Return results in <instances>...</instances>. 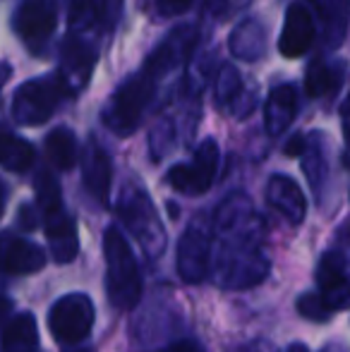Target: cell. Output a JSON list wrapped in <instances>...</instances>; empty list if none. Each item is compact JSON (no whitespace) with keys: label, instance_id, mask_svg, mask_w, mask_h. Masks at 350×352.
Wrapping results in <instances>:
<instances>
[{"label":"cell","instance_id":"cell-1","mask_svg":"<svg viewBox=\"0 0 350 352\" xmlns=\"http://www.w3.org/2000/svg\"><path fill=\"white\" fill-rule=\"evenodd\" d=\"M103 256L108 300L116 309H132L142 297V274L130 242L116 226L108 228L103 235Z\"/></svg>","mask_w":350,"mask_h":352},{"label":"cell","instance_id":"cell-2","mask_svg":"<svg viewBox=\"0 0 350 352\" xmlns=\"http://www.w3.org/2000/svg\"><path fill=\"white\" fill-rule=\"evenodd\" d=\"M156 79L159 77L144 67L140 74H135L130 82H125L118 89L116 96L111 98V103L103 111V122H106L108 130L120 137H127L140 127L142 113L154 96Z\"/></svg>","mask_w":350,"mask_h":352},{"label":"cell","instance_id":"cell-3","mask_svg":"<svg viewBox=\"0 0 350 352\" xmlns=\"http://www.w3.org/2000/svg\"><path fill=\"white\" fill-rule=\"evenodd\" d=\"M65 94L67 91L61 79H32L14 91L12 118L19 125H43L56 113L58 103Z\"/></svg>","mask_w":350,"mask_h":352},{"label":"cell","instance_id":"cell-4","mask_svg":"<svg viewBox=\"0 0 350 352\" xmlns=\"http://www.w3.org/2000/svg\"><path fill=\"white\" fill-rule=\"evenodd\" d=\"M94 305L87 295H65L48 311V329L61 345L82 343L94 329Z\"/></svg>","mask_w":350,"mask_h":352},{"label":"cell","instance_id":"cell-5","mask_svg":"<svg viewBox=\"0 0 350 352\" xmlns=\"http://www.w3.org/2000/svg\"><path fill=\"white\" fill-rule=\"evenodd\" d=\"M118 213L125 221L127 230L142 242L146 256H156L164 252L166 245V232L161 228L159 218H156V211L151 206L149 197L142 190H130L125 192L120 206H118Z\"/></svg>","mask_w":350,"mask_h":352},{"label":"cell","instance_id":"cell-6","mask_svg":"<svg viewBox=\"0 0 350 352\" xmlns=\"http://www.w3.org/2000/svg\"><path fill=\"white\" fill-rule=\"evenodd\" d=\"M216 170H219V144L214 140H204L197 148L192 163H180L173 166L166 175L168 185L182 195H204L214 185Z\"/></svg>","mask_w":350,"mask_h":352},{"label":"cell","instance_id":"cell-7","mask_svg":"<svg viewBox=\"0 0 350 352\" xmlns=\"http://www.w3.org/2000/svg\"><path fill=\"white\" fill-rule=\"evenodd\" d=\"M211 232L204 221H195L177 242L175 269L185 283H201L209 274Z\"/></svg>","mask_w":350,"mask_h":352},{"label":"cell","instance_id":"cell-8","mask_svg":"<svg viewBox=\"0 0 350 352\" xmlns=\"http://www.w3.org/2000/svg\"><path fill=\"white\" fill-rule=\"evenodd\" d=\"M58 24V3L56 0H22L14 12V32L32 51L51 38Z\"/></svg>","mask_w":350,"mask_h":352},{"label":"cell","instance_id":"cell-9","mask_svg":"<svg viewBox=\"0 0 350 352\" xmlns=\"http://www.w3.org/2000/svg\"><path fill=\"white\" fill-rule=\"evenodd\" d=\"M317 295L327 302L331 311H341L348 307V261L338 250L324 252L317 266Z\"/></svg>","mask_w":350,"mask_h":352},{"label":"cell","instance_id":"cell-10","mask_svg":"<svg viewBox=\"0 0 350 352\" xmlns=\"http://www.w3.org/2000/svg\"><path fill=\"white\" fill-rule=\"evenodd\" d=\"M314 38V19L309 10L300 3H293L285 12L283 32H281L278 51L285 58H300L309 51Z\"/></svg>","mask_w":350,"mask_h":352},{"label":"cell","instance_id":"cell-11","mask_svg":"<svg viewBox=\"0 0 350 352\" xmlns=\"http://www.w3.org/2000/svg\"><path fill=\"white\" fill-rule=\"evenodd\" d=\"M111 158L98 146L96 140H89L82 151V180H85L87 192L98 201L101 206L108 204L111 197Z\"/></svg>","mask_w":350,"mask_h":352},{"label":"cell","instance_id":"cell-12","mask_svg":"<svg viewBox=\"0 0 350 352\" xmlns=\"http://www.w3.org/2000/svg\"><path fill=\"white\" fill-rule=\"evenodd\" d=\"M46 221V237L51 245V254L58 264H70L80 252V240H77L75 221L65 213L63 206L51 211H43Z\"/></svg>","mask_w":350,"mask_h":352},{"label":"cell","instance_id":"cell-13","mask_svg":"<svg viewBox=\"0 0 350 352\" xmlns=\"http://www.w3.org/2000/svg\"><path fill=\"white\" fill-rule=\"evenodd\" d=\"M266 201L271 204V209H276L288 223L298 226L305 221L307 213V199H305L303 190L298 187V182L290 180L285 175H274L266 187Z\"/></svg>","mask_w":350,"mask_h":352},{"label":"cell","instance_id":"cell-14","mask_svg":"<svg viewBox=\"0 0 350 352\" xmlns=\"http://www.w3.org/2000/svg\"><path fill=\"white\" fill-rule=\"evenodd\" d=\"M298 113V94L293 84H281L269 94L264 106V127L271 137L283 135Z\"/></svg>","mask_w":350,"mask_h":352},{"label":"cell","instance_id":"cell-15","mask_svg":"<svg viewBox=\"0 0 350 352\" xmlns=\"http://www.w3.org/2000/svg\"><path fill=\"white\" fill-rule=\"evenodd\" d=\"M46 264V254L39 245L29 240H12L3 252V271L12 276L36 274Z\"/></svg>","mask_w":350,"mask_h":352},{"label":"cell","instance_id":"cell-16","mask_svg":"<svg viewBox=\"0 0 350 352\" xmlns=\"http://www.w3.org/2000/svg\"><path fill=\"white\" fill-rule=\"evenodd\" d=\"M3 352H41L39 348V329L34 314H19L10 319L3 333Z\"/></svg>","mask_w":350,"mask_h":352},{"label":"cell","instance_id":"cell-17","mask_svg":"<svg viewBox=\"0 0 350 352\" xmlns=\"http://www.w3.org/2000/svg\"><path fill=\"white\" fill-rule=\"evenodd\" d=\"M312 10L319 14V22L324 27V38L333 46L346 36V19H348V0H309Z\"/></svg>","mask_w":350,"mask_h":352},{"label":"cell","instance_id":"cell-18","mask_svg":"<svg viewBox=\"0 0 350 352\" xmlns=\"http://www.w3.org/2000/svg\"><path fill=\"white\" fill-rule=\"evenodd\" d=\"M266 48V36L264 29L259 27L254 19L243 22L233 34H230V53L235 58H243V60H254L264 53Z\"/></svg>","mask_w":350,"mask_h":352},{"label":"cell","instance_id":"cell-19","mask_svg":"<svg viewBox=\"0 0 350 352\" xmlns=\"http://www.w3.org/2000/svg\"><path fill=\"white\" fill-rule=\"evenodd\" d=\"M46 156L58 170H72L77 166V140L67 127H58L46 140Z\"/></svg>","mask_w":350,"mask_h":352},{"label":"cell","instance_id":"cell-20","mask_svg":"<svg viewBox=\"0 0 350 352\" xmlns=\"http://www.w3.org/2000/svg\"><path fill=\"white\" fill-rule=\"evenodd\" d=\"M34 163V146L8 132H0V166L12 173H24Z\"/></svg>","mask_w":350,"mask_h":352},{"label":"cell","instance_id":"cell-21","mask_svg":"<svg viewBox=\"0 0 350 352\" xmlns=\"http://www.w3.org/2000/svg\"><path fill=\"white\" fill-rule=\"evenodd\" d=\"M34 190H36V201L41 206V211H51L63 206L61 187H58L56 177L51 173H39L36 182H34Z\"/></svg>","mask_w":350,"mask_h":352},{"label":"cell","instance_id":"cell-22","mask_svg":"<svg viewBox=\"0 0 350 352\" xmlns=\"http://www.w3.org/2000/svg\"><path fill=\"white\" fill-rule=\"evenodd\" d=\"M333 70L331 67H327L322 60L312 63L307 70V79H305V89H307V94L312 98H319L324 96V94L333 91Z\"/></svg>","mask_w":350,"mask_h":352},{"label":"cell","instance_id":"cell-23","mask_svg":"<svg viewBox=\"0 0 350 352\" xmlns=\"http://www.w3.org/2000/svg\"><path fill=\"white\" fill-rule=\"evenodd\" d=\"M298 311L309 321H327L329 314H333L331 309L327 307V302L317 295V292H305L303 297L298 300Z\"/></svg>","mask_w":350,"mask_h":352},{"label":"cell","instance_id":"cell-24","mask_svg":"<svg viewBox=\"0 0 350 352\" xmlns=\"http://www.w3.org/2000/svg\"><path fill=\"white\" fill-rule=\"evenodd\" d=\"M238 91H240V74L235 67L226 65L221 70L219 79H216V96H219L221 103H228L238 96Z\"/></svg>","mask_w":350,"mask_h":352},{"label":"cell","instance_id":"cell-25","mask_svg":"<svg viewBox=\"0 0 350 352\" xmlns=\"http://www.w3.org/2000/svg\"><path fill=\"white\" fill-rule=\"evenodd\" d=\"M250 0H206L204 10L206 14H214V17H228L235 10L245 8Z\"/></svg>","mask_w":350,"mask_h":352},{"label":"cell","instance_id":"cell-26","mask_svg":"<svg viewBox=\"0 0 350 352\" xmlns=\"http://www.w3.org/2000/svg\"><path fill=\"white\" fill-rule=\"evenodd\" d=\"M192 5V0H159V12L164 17H175V14L185 12Z\"/></svg>","mask_w":350,"mask_h":352},{"label":"cell","instance_id":"cell-27","mask_svg":"<svg viewBox=\"0 0 350 352\" xmlns=\"http://www.w3.org/2000/svg\"><path fill=\"white\" fill-rule=\"evenodd\" d=\"M164 352H204V345H201L199 340L182 338V340H175V343H171Z\"/></svg>","mask_w":350,"mask_h":352},{"label":"cell","instance_id":"cell-28","mask_svg":"<svg viewBox=\"0 0 350 352\" xmlns=\"http://www.w3.org/2000/svg\"><path fill=\"white\" fill-rule=\"evenodd\" d=\"M303 151H305V140H303V137H295V140H290L288 146H285V153H288V156H300Z\"/></svg>","mask_w":350,"mask_h":352},{"label":"cell","instance_id":"cell-29","mask_svg":"<svg viewBox=\"0 0 350 352\" xmlns=\"http://www.w3.org/2000/svg\"><path fill=\"white\" fill-rule=\"evenodd\" d=\"M19 218H22V221H27V223H22V226H27L29 230L36 226V221H34V213H32V206H22V211H19Z\"/></svg>","mask_w":350,"mask_h":352},{"label":"cell","instance_id":"cell-30","mask_svg":"<svg viewBox=\"0 0 350 352\" xmlns=\"http://www.w3.org/2000/svg\"><path fill=\"white\" fill-rule=\"evenodd\" d=\"M10 311H12V302H10L5 295H0V324H3L5 316H8Z\"/></svg>","mask_w":350,"mask_h":352},{"label":"cell","instance_id":"cell-31","mask_svg":"<svg viewBox=\"0 0 350 352\" xmlns=\"http://www.w3.org/2000/svg\"><path fill=\"white\" fill-rule=\"evenodd\" d=\"M10 74H12V67H10V63H0V91H3V87L8 84Z\"/></svg>","mask_w":350,"mask_h":352},{"label":"cell","instance_id":"cell-32","mask_svg":"<svg viewBox=\"0 0 350 352\" xmlns=\"http://www.w3.org/2000/svg\"><path fill=\"white\" fill-rule=\"evenodd\" d=\"M288 352H309V350L305 348L303 343H293V345H290V348H288Z\"/></svg>","mask_w":350,"mask_h":352},{"label":"cell","instance_id":"cell-33","mask_svg":"<svg viewBox=\"0 0 350 352\" xmlns=\"http://www.w3.org/2000/svg\"><path fill=\"white\" fill-rule=\"evenodd\" d=\"M70 352H94L91 348H77V350H70Z\"/></svg>","mask_w":350,"mask_h":352},{"label":"cell","instance_id":"cell-34","mask_svg":"<svg viewBox=\"0 0 350 352\" xmlns=\"http://www.w3.org/2000/svg\"><path fill=\"white\" fill-rule=\"evenodd\" d=\"M0 218H3V195H0Z\"/></svg>","mask_w":350,"mask_h":352}]
</instances>
